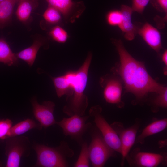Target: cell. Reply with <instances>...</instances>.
Instances as JSON below:
<instances>
[{
    "label": "cell",
    "instance_id": "24",
    "mask_svg": "<svg viewBox=\"0 0 167 167\" xmlns=\"http://www.w3.org/2000/svg\"><path fill=\"white\" fill-rule=\"evenodd\" d=\"M122 19L121 11L113 10L109 12L107 15L106 19L108 24L112 26H119Z\"/></svg>",
    "mask_w": 167,
    "mask_h": 167
},
{
    "label": "cell",
    "instance_id": "32",
    "mask_svg": "<svg viewBox=\"0 0 167 167\" xmlns=\"http://www.w3.org/2000/svg\"><path fill=\"white\" fill-rule=\"evenodd\" d=\"M5 0H0V2H2V1H4Z\"/></svg>",
    "mask_w": 167,
    "mask_h": 167
},
{
    "label": "cell",
    "instance_id": "15",
    "mask_svg": "<svg viewBox=\"0 0 167 167\" xmlns=\"http://www.w3.org/2000/svg\"><path fill=\"white\" fill-rule=\"evenodd\" d=\"M167 127V119L156 120L146 126L136 139L135 143L143 144L147 137L159 133Z\"/></svg>",
    "mask_w": 167,
    "mask_h": 167
},
{
    "label": "cell",
    "instance_id": "29",
    "mask_svg": "<svg viewBox=\"0 0 167 167\" xmlns=\"http://www.w3.org/2000/svg\"><path fill=\"white\" fill-rule=\"evenodd\" d=\"M162 59L163 61L166 66L167 65V51L166 50L165 51L163 54Z\"/></svg>",
    "mask_w": 167,
    "mask_h": 167
},
{
    "label": "cell",
    "instance_id": "5",
    "mask_svg": "<svg viewBox=\"0 0 167 167\" xmlns=\"http://www.w3.org/2000/svg\"><path fill=\"white\" fill-rule=\"evenodd\" d=\"M88 146L89 159L94 167H102L110 158L116 156L115 151L105 142L101 134L94 131Z\"/></svg>",
    "mask_w": 167,
    "mask_h": 167
},
{
    "label": "cell",
    "instance_id": "1",
    "mask_svg": "<svg viewBox=\"0 0 167 167\" xmlns=\"http://www.w3.org/2000/svg\"><path fill=\"white\" fill-rule=\"evenodd\" d=\"M113 41L120 57L119 72L127 90L139 99L149 92H160L164 87L151 77L143 63L135 60L128 53L120 40Z\"/></svg>",
    "mask_w": 167,
    "mask_h": 167
},
{
    "label": "cell",
    "instance_id": "7",
    "mask_svg": "<svg viewBox=\"0 0 167 167\" xmlns=\"http://www.w3.org/2000/svg\"><path fill=\"white\" fill-rule=\"evenodd\" d=\"M89 117L75 115L68 118H63L60 121L57 122L56 124L62 128L66 136H69L81 144L83 135L92 125L86 122Z\"/></svg>",
    "mask_w": 167,
    "mask_h": 167
},
{
    "label": "cell",
    "instance_id": "17",
    "mask_svg": "<svg viewBox=\"0 0 167 167\" xmlns=\"http://www.w3.org/2000/svg\"><path fill=\"white\" fill-rule=\"evenodd\" d=\"M16 11L18 19L20 21L25 22L29 19L32 11L38 6V0H20Z\"/></svg>",
    "mask_w": 167,
    "mask_h": 167
},
{
    "label": "cell",
    "instance_id": "31",
    "mask_svg": "<svg viewBox=\"0 0 167 167\" xmlns=\"http://www.w3.org/2000/svg\"><path fill=\"white\" fill-rule=\"evenodd\" d=\"M2 166V163H1V162L0 161V167Z\"/></svg>",
    "mask_w": 167,
    "mask_h": 167
},
{
    "label": "cell",
    "instance_id": "16",
    "mask_svg": "<svg viewBox=\"0 0 167 167\" xmlns=\"http://www.w3.org/2000/svg\"><path fill=\"white\" fill-rule=\"evenodd\" d=\"M42 128L39 123H36L32 119L27 118L12 126L9 132L8 138L21 135L32 129L40 130Z\"/></svg>",
    "mask_w": 167,
    "mask_h": 167
},
{
    "label": "cell",
    "instance_id": "26",
    "mask_svg": "<svg viewBox=\"0 0 167 167\" xmlns=\"http://www.w3.org/2000/svg\"><path fill=\"white\" fill-rule=\"evenodd\" d=\"M158 96L154 100V105L158 107L166 108L167 106V89L164 87L159 93Z\"/></svg>",
    "mask_w": 167,
    "mask_h": 167
},
{
    "label": "cell",
    "instance_id": "18",
    "mask_svg": "<svg viewBox=\"0 0 167 167\" xmlns=\"http://www.w3.org/2000/svg\"><path fill=\"white\" fill-rule=\"evenodd\" d=\"M43 45L42 41L36 40L31 46L15 54V55L18 58L24 60L29 66H31L34 62L39 49Z\"/></svg>",
    "mask_w": 167,
    "mask_h": 167
},
{
    "label": "cell",
    "instance_id": "3",
    "mask_svg": "<svg viewBox=\"0 0 167 167\" xmlns=\"http://www.w3.org/2000/svg\"><path fill=\"white\" fill-rule=\"evenodd\" d=\"M32 147L37 155V161L34 167H68L67 160L74 155V151L64 141L55 147H49L34 141Z\"/></svg>",
    "mask_w": 167,
    "mask_h": 167
},
{
    "label": "cell",
    "instance_id": "22",
    "mask_svg": "<svg viewBox=\"0 0 167 167\" xmlns=\"http://www.w3.org/2000/svg\"><path fill=\"white\" fill-rule=\"evenodd\" d=\"M43 16L47 23L51 24L59 23L61 19V13L57 9L49 5Z\"/></svg>",
    "mask_w": 167,
    "mask_h": 167
},
{
    "label": "cell",
    "instance_id": "2",
    "mask_svg": "<svg viewBox=\"0 0 167 167\" xmlns=\"http://www.w3.org/2000/svg\"><path fill=\"white\" fill-rule=\"evenodd\" d=\"M92 57L89 52L84 62L76 71H69L64 74L68 81L69 95L63 112L69 116L77 115H84L88 105V101L84 91L88 71Z\"/></svg>",
    "mask_w": 167,
    "mask_h": 167
},
{
    "label": "cell",
    "instance_id": "27",
    "mask_svg": "<svg viewBox=\"0 0 167 167\" xmlns=\"http://www.w3.org/2000/svg\"><path fill=\"white\" fill-rule=\"evenodd\" d=\"M150 0H132L131 8L133 11L142 14L145 7Z\"/></svg>",
    "mask_w": 167,
    "mask_h": 167
},
{
    "label": "cell",
    "instance_id": "23",
    "mask_svg": "<svg viewBox=\"0 0 167 167\" xmlns=\"http://www.w3.org/2000/svg\"><path fill=\"white\" fill-rule=\"evenodd\" d=\"M49 35L54 40L60 43H65L68 38L66 32L58 26L53 28L49 32Z\"/></svg>",
    "mask_w": 167,
    "mask_h": 167
},
{
    "label": "cell",
    "instance_id": "6",
    "mask_svg": "<svg viewBox=\"0 0 167 167\" xmlns=\"http://www.w3.org/2000/svg\"><path fill=\"white\" fill-rule=\"evenodd\" d=\"M101 111L102 109L100 106H93L90 109L89 116L93 118L96 126L106 143L115 152L121 154V145L119 137L101 114Z\"/></svg>",
    "mask_w": 167,
    "mask_h": 167
},
{
    "label": "cell",
    "instance_id": "4",
    "mask_svg": "<svg viewBox=\"0 0 167 167\" xmlns=\"http://www.w3.org/2000/svg\"><path fill=\"white\" fill-rule=\"evenodd\" d=\"M31 147L27 136L20 135L7 138L5 148L7 157L6 167H19L21 158L30 155Z\"/></svg>",
    "mask_w": 167,
    "mask_h": 167
},
{
    "label": "cell",
    "instance_id": "19",
    "mask_svg": "<svg viewBox=\"0 0 167 167\" xmlns=\"http://www.w3.org/2000/svg\"><path fill=\"white\" fill-rule=\"evenodd\" d=\"M18 58L6 41L0 39V62L10 66L17 64Z\"/></svg>",
    "mask_w": 167,
    "mask_h": 167
},
{
    "label": "cell",
    "instance_id": "12",
    "mask_svg": "<svg viewBox=\"0 0 167 167\" xmlns=\"http://www.w3.org/2000/svg\"><path fill=\"white\" fill-rule=\"evenodd\" d=\"M50 6L58 10L66 20L74 22L83 11L81 2L75 3L71 0H46Z\"/></svg>",
    "mask_w": 167,
    "mask_h": 167
},
{
    "label": "cell",
    "instance_id": "9",
    "mask_svg": "<svg viewBox=\"0 0 167 167\" xmlns=\"http://www.w3.org/2000/svg\"><path fill=\"white\" fill-rule=\"evenodd\" d=\"M110 125L116 132L120 139L122 156L121 165L123 166L126 156L135 142L139 123H136L127 128H125L122 124L118 122H114Z\"/></svg>",
    "mask_w": 167,
    "mask_h": 167
},
{
    "label": "cell",
    "instance_id": "11",
    "mask_svg": "<svg viewBox=\"0 0 167 167\" xmlns=\"http://www.w3.org/2000/svg\"><path fill=\"white\" fill-rule=\"evenodd\" d=\"M100 82L103 88V96L106 101L119 105L122 104V86L118 79L106 75L101 78Z\"/></svg>",
    "mask_w": 167,
    "mask_h": 167
},
{
    "label": "cell",
    "instance_id": "28",
    "mask_svg": "<svg viewBox=\"0 0 167 167\" xmlns=\"http://www.w3.org/2000/svg\"><path fill=\"white\" fill-rule=\"evenodd\" d=\"M161 8L165 13L167 16V0H156Z\"/></svg>",
    "mask_w": 167,
    "mask_h": 167
},
{
    "label": "cell",
    "instance_id": "13",
    "mask_svg": "<svg viewBox=\"0 0 167 167\" xmlns=\"http://www.w3.org/2000/svg\"><path fill=\"white\" fill-rule=\"evenodd\" d=\"M137 33L153 49L159 52L162 48L161 36L157 29L149 23H146L141 28H137Z\"/></svg>",
    "mask_w": 167,
    "mask_h": 167
},
{
    "label": "cell",
    "instance_id": "20",
    "mask_svg": "<svg viewBox=\"0 0 167 167\" xmlns=\"http://www.w3.org/2000/svg\"><path fill=\"white\" fill-rule=\"evenodd\" d=\"M16 0H5L0 2V23H5L11 18Z\"/></svg>",
    "mask_w": 167,
    "mask_h": 167
},
{
    "label": "cell",
    "instance_id": "8",
    "mask_svg": "<svg viewBox=\"0 0 167 167\" xmlns=\"http://www.w3.org/2000/svg\"><path fill=\"white\" fill-rule=\"evenodd\" d=\"M126 159L131 166L156 167L162 164H167L165 153H156L141 152L139 148L133 150Z\"/></svg>",
    "mask_w": 167,
    "mask_h": 167
},
{
    "label": "cell",
    "instance_id": "25",
    "mask_svg": "<svg viewBox=\"0 0 167 167\" xmlns=\"http://www.w3.org/2000/svg\"><path fill=\"white\" fill-rule=\"evenodd\" d=\"M12 124V121L9 119H0V140H4L8 138Z\"/></svg>",
    "mask_w": 167,
    "mask_h": 167
},
{
    "label": "cell",
    "instance_id": "14",
    "mask_svg": "<svg viewBox=\"0 0 167 167\" xmlns=\"http://www.w3.org/2000/svg\"><path fill=\"white\" fill-rule=\"evenodd\" d=\"M120 11L122 19L119 27L124 33L125 38L128 40H132L134 38L137 29V28L134 25L131 21L133 11L131 8L126 5H122Z\"/></svg>",
    "mask_w": 167,
    "mask_h": 167
},
{
    "label": "cell",
    "instance_id": "30",
    "mask_svg": "<svg viewBox=\"0 0 167 167\" xmlns=\"http://www.w3.org/2000/svg\"><path fill=\"white\" fill-rule=\"evenodd\" d=\"M17 3H18L20 0H16Z\"/></svg>",
    "mask_w": 167,
    "mask_h": 167
},
{
    "label": "cell",
    "instance_id": "10",
    "mask_svg": "<svg viewBox=\"0 0 167 167\" xmlns=\"http://www.w3.org/2000/svg\"><path fill=\"white\" fill-rule=\"evenodd\" d=\"M33 112L35 119L42 127L46 128L56 124L54 112L55 106L54 103L50 101H44L42 104L37 102L35 96L31 100Z\"/></svg>",
    "mask_w": 167,
    "mask_h": 167
},
{
    "label": "cell",
    "instance_id": "21",
    "mask_svg": "<svg viewBox=\"0 0 167 167\" xmlns=\"http://www.w3.org/2000/svg\"><path fill=\"white\" fill-rule=\"evenodd\" d=\"M81 150L77 161L74 164L75 167H89V157L88 146L85 142L81 143Z\"/></svg>",
    "mask_w": 167,
    "mask_h": 167
}]
</instances>
